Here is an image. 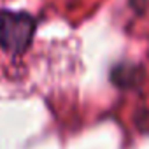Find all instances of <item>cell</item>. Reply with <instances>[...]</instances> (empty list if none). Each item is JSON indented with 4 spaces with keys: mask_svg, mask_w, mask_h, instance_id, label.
I'll use <instances>...</instances> for the list:
<instances>
[{
    "mask_svg": "<svg viewBox=\"0 0 149 149\" xmlns=\"http://www.w3.org/2000/svg\"><path fill=\"white\" fill-rule=\"evenodd\" d=\"M37 21L26 11H0V46L11 54L25 53L35 35Z\"/></svg>",
    "mask_w": 149,
    "mask_h": 149,
    "instance_id": "cell-1",
    "label": "cell"
},
{
    "mask_svg": "<svg viewBox=\"0 0 149 149\" xmlns=\"http://www.w3.org/2000/svg\"><path fill=\"white\" fill-rule=\"evenodd\" d=\"M146 79V68L142 63H116L111 68V83L119 90H139Z\"/></svg>",
    "mask_w": 149,
    "mask_h": 149,
    "instance_id": "cell-2",
    "label": "cell"
}]
</instances>
